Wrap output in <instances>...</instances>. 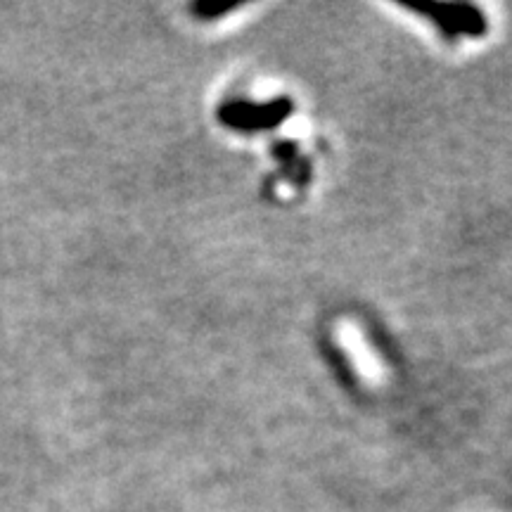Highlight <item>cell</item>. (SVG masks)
<instances>
[{
	"label": "cell",
	"mask_w": 512,
	"mask_h": 512,
	"mask_svg": "<svg viewBox=\"0 0 512 512\" xmlns=\"http://www.w3.org/2000/svg\"><path fill=\"white\" fill-rule=\"evenodd\" d=\"M403 8L432 19L444 34L479 36L484 31V17L465 3H401Z\"/></svg>",
	"instance_id": "cell-2"
},
{
	"label": "cell",
	"mask_w": 512,
	"mask_h": 512,
	"mask_svg": "<svg viewBox=\"0 0 512 512\" xmlns=\"http://www.w3.org/2000/svg\"><path fill=\"white\" fill-rule=\"evenodd\" d=\"M292 100L273 98L268 102H245L235 100L219 110V121L233 131H264L290 119Z\"/></svg>",
	"instance_id": "cell-1"
},
{
	"label": "cell",
	"mask_w": 512,
	"mask_h": 512,
	"mask_svg": "<svg viewBox=\"0 0 512 512\" xmlns=\"http://www.w3.org/2000/svg\"><path fill=\"white\" fill-rule=\"evenodd\" d=\"M235 8H240V3H209V0H204V3H197L195 8V15H200V17H204V19H216V17H221V15H226V12H230V10H235Z\"/></svg>",
	"instance_id": "cell-3"
}]
</instances>
